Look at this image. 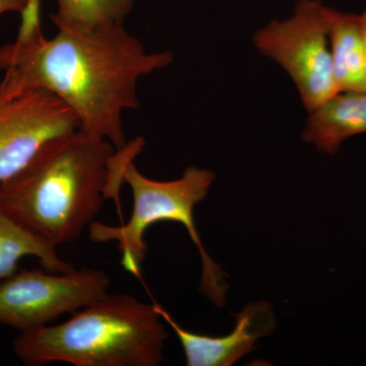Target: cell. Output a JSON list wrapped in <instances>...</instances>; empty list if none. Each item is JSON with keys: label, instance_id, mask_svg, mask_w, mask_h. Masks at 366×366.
Segmentation results:
<instances>
[{"label": "cell", "instance_id": "cell-2", "mask_svg": "<svg viewBox=\"0 0 366 366\" xmlns=\"http://www.w3.org/2000/svg\"><path fill=\"white\" fill-rule=\"evenodd\" d=\"M115 151L109 142L79 129L54 137L0 182V208L54 247L74 242L107 199Z\"/></svg>", "mask_w": 366, "mask_h": 366}, {"label": "cell", "instance_id": "cell-8", "mask_svg": "<svg viewBox=\"0 0 366 366\" xmlns=\"http://www.w3.org/2000/svg\"><path fill=\"white\" fill-rule=\"evenodd\" d=\"M161 319L172 327L182 344L189 366H230L254 349L255 343L276 327L273 310L268 302L249 303L235 315L234 329L226 336L192 333L177 324L169 312L154 303Z\"/></svg>", "mask_w": 366, "mask_h": 366}, {"label": "cell", "instance_id": "cell-11", "mask_svg": "<svg viewBox=\"0 0 366 366\" xmlns=\"http://www.w3.org/2000/svg\"><path fill=\"white\" fill-rule=\"evenodd\" d=\"M26 257L39 259L46 271L67 273L74 269L60 259L56 247L21 227L0 208V282L18 272L19 262Z\"/></svg>", "mask_w": 366, "mask_h": 366}, {"label": "cell", "instance_id": "cell-13", "mask_svg": "<svg viewBox=\"0 0 366 366\" xmlns=\"http://www.w3.org/2000/svg\"><path fill=\"white\" fill-rule=\"evenodd\" d=\"M41 0H29L25 13L21 14V23L18 37L24 38L34 31L41 28L40 23Z\"/></svg>", "mask_w": 366, "mask_h": 366}, {"label": "cell", "instance_id": "cell-12", "mask_svg": "<svg viewBox=\"0 0 366 366\" xmlns=\"http://www.w3.org/2000/svg\"><path fill=\"white\" fill-rule=\"evenodd\" d=\"M134 0H57L52 21L57 28L96 29L124 23Z\"/></svg>", "mask_w": 366, "mask_h": 366}, {"label": "cell", "instance_id": "cell-10", "mask_svg": "<svg viewBox=\"0 0 366 366\" xmlns=\"http://www.w3.org/2000/svg\"><path fill=\"white\" fill-rule=\"evenodd\" d=\"M327 36L338 92L366 91L365 55L360 16L329 7Z\"/></svg>", "mask_w": 366, "mask_h": 366}, {"label": "cell", "instance_id": "cell-6", "mask_svg": "<svg viewBox=\"0 0 366 366\" xmlns=\"http://www.w3.org/2000/svg\"><path fill=\"white\" fill-rule=\"evenodd\" d=\"M110 279L97 269L67 273L19 269L0 282V325L19 332L48 326L107 295Z\"/></svg>", "mask_w": 366, "mask_h": 366}, {"label": "cell", "instance_id": "cell-9", "mask_svg": "<svg viewBox=\"0 0 366 366\" xmlns=\"http://www.w3.org/2000/svg\"><path fill=\"white\" fill-rule=\"evenodd\" d=\"M366 134V91L339 92L310 112L303 139L335 154L349 137Z\"/></svg>", "mask_w": 366, "mask_h": 366}, {"label": "cell", "instance_id": "cell-5", "mask_svg": "<svg viewBox=\"0 0 366 366\" xmlns=\"http://www.w3.org/2000/svg\"><path fill=\"white\" fill-rule=\"evenodd\" d=\"M327 9L320 0H298L286 20H274L254 36L255 48L295 81L307 112L339 93L327 36Z\"/></svg>", "mask_w": 366, "mask_h": 366}, {"label": "cell", "instance_id": "cell-14", "mask_svg": "<svg viewBox=\"0 0 366 366\" xmlns=\"http://www.w3.org/2000/svg\"><path fill=\"white\" fill-rule=\"evenodd\" d=\"M28 4L29 0H0V16L6 13L23 14Z\"/></svg>", "mask_w": 366, "mask_h": 366}, {"label": "cell", "instance_id": "cell-1", "mask_svg": "<svg viewBox=\"0 0 366 366\" xmlns=\"http://www.w3.org/2000/svg\"><path fill=\"white\" fill-rule=\"evenodd\" d=\"M57 30L46 38L40 28L0 47V86L49 92L74 113L79 131L124 148L122 117L141 107L139 79L169 66L172 54L147 51L124 23Z\"/></svg>", "mask_w": 366, "mask_h": 366}, {"label": "cell", "instance_id": "cell-4", "mask_svg": "<svg viewBox=\"0 0 366 366\" xmlns=\"http://www.w3.org/2000/svg\"><path fill=\"white\" fill-rule=\"evenodd\" d=\"M144 144L143 139H137L129 146L115 151L110 165L114 182L118 185L125 182L131 187L134 199L131 219L120 226L92 222L88 228L89 237L93 242H117L122 268L139 278L148 250L144 240L147 230L163 221L182 224L201 255L203 271L199 290L214 305L222 307L228 288L224 279L226 274L204 249L194 216V207L208 196L215 173L192 166L178 179H151L142 174L134 163Z\"/></svg>", "mask_w": 366, "mask_h": 366}, {"label": "cell", "instance_id": "cell-15", "mask_svg": "<svg viewBox=\"0 0 366 366\" xmlns=\"http://www.w3.org/2000/svg\"><path fill=\"white\" fill-rule=\"evenodd\" d=\"M361 35H362L363 47H365V67H366V11L360 16Z\"/></svg>", "mask_w": 366, "mask_h": 366}, {"label": "cell", "instance_id": "cell-7", "mask_svg": "<svg viewBox=\"0 0 366 366\" xmlns=\"http://www.w3.org/2000/svg\"><path fill=\"white\" fill-rule=\"evenodd\" d=\"M76 129L74 113L49 92L9 94L0 86V182L18 172L48 141Z\"/></svg>", "mask_w": 366, "mask_h": 366}, {"label": "cell", "instance_id": "cell-3", "mask_svg": "<svg viewBox=\"0 0 366 366\" xmlns=\"http://www.w3.org/2000/svg\"><path fill=\"white\" fill-rule=\"evenodd\" d=\"M167 337L155 305L107 293L62 324L20 332L14 351L30 366H156Z\"/></svg>", "mask_w": 366, "mask_h": 366}]
</instances>
